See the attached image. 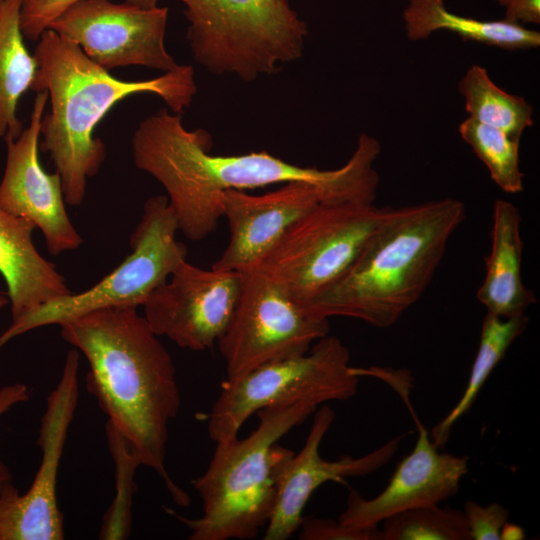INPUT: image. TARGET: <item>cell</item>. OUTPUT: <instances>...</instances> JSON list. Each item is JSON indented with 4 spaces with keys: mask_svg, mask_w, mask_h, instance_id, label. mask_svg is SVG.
Returning a JSON list of instances; mask_svg holds the SVG:
<instances>
[{
    "mask_svg": "<svg viewBox=\"0 0 540 540\" xmlns=\"http://www.w3.org/2000/svg\"><path fill=\"white\" fill-rule=\"evenodd\" d=\"M35 228L0 207V273L7 285L12 321L72 293L56 266L36 249Z\"/></svg>",
    "mask_w": 540,
    "mask_h": 540,
    "instance_id": "obj_18",
    "label": "cell"
},
{
    "mask_svg": "<svg viewBox=\"0 0 540 540\" xmlns=\"http://www.w3.org/2000/svg\"><path fill=\"white\" fill-rule=\"evenodd\" d=\"M107 441L116 467V495L107 511L101 539H126L131 530L134 474L141 462L126 440L107 422Z\"/></svg>",
    "mask_w": 540,
    "mask_h": 540,
    "instance_id": "obj_26",
    "label": "cell"
},
{
    "mask_svg": "<svg viewBox=\"0 0 540 540\" xmlns=\"http://www.w3.org/2000/svg\"><path fill=\"white\" fill-rule=\"evenodd\" d=\"M462 139L487 167L492 180L506 193L523 190L519 143L503 131L468 117L459 126Z\"/></svg>",
    "mask_w": 540,
    "mask_h": 540,
    "instance_id": "obj_24",
    "label": "cell"
},
{
    "mask_svg": "<svg viewBox=\"0 0 540 540\" xmlns=\"http://www.w3.org/2000/svg\"><path fill=\"white\" fill-rule=\"evenodd\" d=\"M63 339L89 364L86 383L108 422L126 440L141 465L164 481L173 500L189 504L169 476L165 461L169 423L181 395L173 359L135 306L95 309L59 324Z\"/></svg>",
    "mask_w": 540,
    "mask_h": 540,
    "instance_id": "obj_2",
    "label": "cell"
},
{
    "mask_svg": "<svg viewBox=\"0 0 540 540\" xmlns=\"http://www.w3.org/2000/svg\"><path fill=\"white\" fill-rule=\"evenodd\" d=\"M335 417V412L327 405H321L315 411L303 447L287 460L281 472L264 540L290 538L299 529L309 498L322 484L369 475L387 464L396 453L402 436L360 457L345 455L337 460L323 459L319 448Z\"/></svg>",
    "mask_w": 540,
    "mask_h": 540,
    "instance_id": "obj_16",
    "label": "cell"
},
{
    "mask_svg": "<svg viewBox=\"0 0 540 540\" xmlns=\"http://www.w3.org/2000/svg\"><path fill=\"white\" fill-rule=\"evenodd\" d=\"M388 208L320 202L248 269L267 276L305 307L347 272Z\"/></svg>",
    "mask_w": 540,
    "mask_h": 540,
    "instance_id": "obj_7",
    "label": "cell"
},
{
    "mask_svg": "<svg viewBox=\"0 0 540 540\" xmlns=\"http://www.w3.org/2000/svg\"><path fill=\"white\" fill-rule=\"evenodd\" d=\"M194 60L244 82L271 76L303 55L306 23L290 0H180Z\"/></svg>",
    "mask_w": 540,
    "mask_h": 540,
    "instance_id": "obj_6",
    "label": "cell"
},
{
    "mask_svg": "<svg viewBox=\"0 0 540 540\" xmlns=\"http://www.w3.org/2000/svg\"><path fill=\"white\" fill-rule=\"evenodd\" d=\"M168 8L128 2L80 0L48 26L80 47L100 67L143 66L170 72L179 68L165 47Z\"/></svg>",
    "mask_w": 540,
    "mask_h": 540,
    "instance_id": "obj_11",
    "label": "cell"
},
{
    "mask_svg": "<svg viewBox=\"0 0 540 540\" xmlns=\"http://www.w3.org/2000/svg\"><path fill=\"white\" fill-rule=\"evenodd\" d=\"M8 303H9L8 295L0 292V309H2Z\"/></svg>",
    "mask_w": 540,
    "mask_h": 540,
    "instance_id": "obj_33",
    "label": "cell"
},
{
    "mask_svg": "<svg viewBox=\"0 0 540 540\" xmlns=\"http://www.w3.org/2000/svg\"><path fill=\"white\" fill-rule=\"evenodd\" d=\"M322 201L318 188L304 181L287 182L261 195L224 191L222 206L229 241L212 268L239 272L250 268L294 222Z\"/></svg>",
    "mask_w": 540,
    "mask_h": 540,
    "instance_id": "obj_17",
    "label": "cell"
},
{
    "mask_svg": "<svg viewBox=\"0 0 540 540\" xmlns=\"http://www.w3.org/2000/svg\"><path fill=\"white\" fill-rule=\"evenodd\" d=\"M22 0H0V137L17 138L23 130L17 105L30 90L36 61L24 44L20 25Z\"/></svg>",
    "mask_w": 540,
    "mask_h": 540,
    "instance_id": "obj_21",
    "label": "cell"
},
{
    "mask_svg": "<svg viewBox=\"0 0 540 540\" xmlns=\"http://www.w3.org/2000/svg\"><path fill=\"white\" fill-rule=\"evenodd\" d=\"M79 351L70 350L61 378L47 398L37 444L42 459L24 494L12 482L0 489V540H62L63 515L56 498L57 474L79 394Z\"/></svg>",
    "mask_w": 540,
    "mask_h": 540,
    "instance_id": "obj_12",
    "label": "cell"
},
{
    "mask_svg": "<svg viewBox=\"0 0 540 540\" xmlns=\"http://www.w3.org/2000/svg\"><path fill=\"white\" fill-rule=\"evenodd\" d=\"M47 91L37 93L29 125L15 139L5 140L6 164L0 182V207L38 228L47 250L57 256L83 243L73 226L59 174L47 173L40 164L38 145Z\"/></svg>",
    "mask_w": 540,
    "mask_h": 540,
    "instance_id": "obj_14",
    "label": "cell"
},
{
    "mask_svg": "<svg viewBox=\"0 0 540 540\" xmlns=\"http://www.w3.org/2000/svg\"><path fill=\"white\" fill-rule=\"evenodd\" d=\"M360 376L350 365L348 348L335 336L317 340L304 354L261 365L226 379L208 413L210 439L224 442L238 436L244 422L262 408L310 402L346 401L358 389Z\"/></svg>",
    "mask_w": 540,
    "mask_h": 540,
    "instance_id": "obj_8",
    "label": "cell"
},
{
    "mask_svg": "<svg viewBox=\"0 0 540 540\" xmlns=\"http://www.w3.org/2000/svg\"><path fill=\"white\" fill-rule=\"evenodd\" d=\"M528 321L526 314L509 318L486 314L467 386L458 403L430 432L429 437L435 447L444 448L453 425L470 409L491 372L525 331Z\"/></svg>",
    "mask_w": 540,
    "mask_h": 540,
    "instance_id": "obj_22",
    "label": "cell"
},
{
    "mask_svg": "<svg viewBox=\"0 0 540 540\" xmlns=\"http://www.w3.org/2000/svg\"><path fill=\"white\" fill-rule=\"evenodd\" d=\"M465 215L454 198L388 208L347 272L304 308L328 319L394 325L427 289Z\"/></svg>",
    "mask_w": 540,
    "mask_h": 540,
    "instance_id": "obj_4",
    "label": "cell"
},
{
    "mask_svg": "<svg viewBox=\"0 0 540 540\" xmlns=\"http://www.w3.org/2000/svg\"><path fill=\"white\" fill-rule=\"evenodd\" d=\"M178 224L166 195L148 198L130 237V254L88 290L42 305L12 321L0 334V348L33 329L59 325L108 306H143L148 296L187 261V247L176 239Z\"/></svg>",
    "mask_w": 540,
    "mask_h": 540,
    "instance_id": "obj_9",
    "label": "cell"
},
{
    "mask_svg": "<svg viewBox=\"0 0 540 540\" xmlns=\"http://www.w3.org/2000/svg\"><path fill=\"white\" fill-rule=\"evenodd\" d=\"M30 391L23 383L7 384L0 388V417L13 406L28 401ZM12 482V473L3 462H0V489Z\"/></svg>",
    "mask_w": 540,
    "mask_h": 540,
    "instance_id": "obj_30",
    "label": "cell"
},
{
    "mask_svg": "<svg viewBox=\"0 0 540 540\" xmlns=\"http://www.w3.org/2000/svg\"><path fill=\"white\" fill-rule=\"evenodd\" d=\"M131 146L135 166L164 187L178 229L191 241L203 240L217 229L223 216L222 193L229 189L304 181L318 188L322 202L373 204L379 184L373 164L381 146L366 133L360 134L343 166L321 170L266 151L211 154L212 138L206 130H188L181 114L161 109L139 123Z\"/></svg>",
    "mask_w": 540,
    "mask_h": 540,
    "instance_id": "obj_1",
    "label": "cell"
},
{
    "mask_svg": "<svg viewBox=\"0 0 540 540\" xmlns=\"http://www.w3.org/2000/svg\"><path fill=\"white\" fill-rule=\"evenodd\" d=\"M298 530L301 540H383L378 527H349L332 519L303 517Z\"/></svg>",
    "mask_w": 540,
    "mask_h": 540,
    "instance_id": "obj_28",
    "label": "cell"
},
{
    "mask_svg": "<svg viewBox=\"0 0 540 540\" xmlns=\"http://www.w3.org/2000/svg\"><path fill=\"white\" fill-rule=\"evenodd\" d=\"M310 402L272 405L257 411L258 425L242 439L218 442L206 470L192 480L202 501L196 519L173 515L190 540L253 539L272 514L278 482L294 454L278 441L315 413Z\"/></svg>",
    "mask_w": 540,
    "mask_h": 540,
    "instance_id": "obj_5",
    "label": "cell"
},
{
    "mask_svg": "<svg viewBox=\"0 0 540 540\" xmlns=\"http://www.w3.org/2000/svg\"><path fill=\"white\" fill-rule=\"evenodd\" d=\"M380 530L383 540H471L463 510L438 505L390 516Z\"/></svg>",
    "mask_w": 540,
    "mask_h": 540,
    "instance_id": "obj_25",
    "label": "cell"
},
{
    "mask_svg": "<svg viewBox=\"0 0 540 540\" xmlns=\"http://www.w3.org/2000/svg\"><path fill=\"white\" fill-rule=\"evenodd\" d=\"M471 540H500V532L508 521V510L499 503L482 506L472 500L463 509Z\"/></svg>",
    "mask_w": 540,
    "mask_h": 540,
    "instance_id": "obj_29",
    "label": "cell"
},
{
    "mask_svg": "<svg viewBox=\"0 0 540 540\" xmlns=\"http://www.w3.org/2000/svg\"><path fill=\"white\" fill-rule=\"evenodd\" d=\"M415 420L418 438L411 453L399 462L388 485L377 496L366 499L353 489L349 491L346 508L338 518L343 525L378 527L390 516L438 505L458 492L468 472V457L440 452L426 428Z\"/></svg>",
    "mask_w": 540,
    "mask_h": 540,
    "instance_id": "obj_15",
    "label": "cell"
},
{
    "mask_svg": "<svg viewBox=\"0 0 540 540\" xmlns=\"http://www.w3.org/2000/svg\"><path fill=\"white\" fill-rule=\"evenodd\" d=\"M241 274L238 303L217 342L228 379L304 354L328 335V318L309 312L260 272L246 269Z\"/></svg>",
    "mask_w": 540,
    "mask_h": 540,
    "instance_id": "obj_10",
    "label": "cell"
},
{
    "mask_svg": "<svg viewBox=\"0 0 540 540\" xmlns=\"http://www.w3.org/2000/svg\"><path fill=\"white\" fill-rule=\"evenodd\" d=\"M458 90L469 117L520 140L533 124V108L521 96L507 93L489 77L485 68L472 65L461 78Z\"/></svg>",
    "mask_w": 540,
    "mask_h": 540,
    "instance_id": "obj_23",
    "label": "cell"
},
{
    "mask_svg": "<svg viewBox=\"0 0 540 540\" xmlns=\"http://www.w3.org/2000/svg\"><path fill=\"white\" fill-rule=\"evenodd\" d=\"M33 57L37 69L31 91H47L49 111L41 120L40 148L49 153L62 182L65 201L80 206L87 181L106 158V147L94 137L97 124L125 97L150 93L181 114L197 93L190 65L140 81H124L90 60L75 43L46 29L37 40Z\"/></svg>",
    "mask_w": 540,
    "mask_h": 540,
    "instance_id": "obj_3",
    "label": "cell"
},
{
    "mask_svg": "<svg viewBox=\"0 0 540 540\" xmlns=\"http://www.w3.org/2000/svg\"><path fill=\"white\" fill-rule=\"evenodd\" d=\"M505 8V20L512 23H540V0H495Z\"/></svg>",
    "mask_w": 540,
    "mask_h": 540,
    "instance_id": "obj_31",
    "label": "cell"
},
{
    "mask_svg": "<svg viewBox=\"0 0 540 540\" xmlns=\"http://www.w3.org/2000/svg\"><path fill=\"white\" fill-rule=\"evenodd\" d=\"M521 215L511 202L498 199L493 206L492 246L477 299L487 313L509 318L525 314L536 303L522 280Z\"/></svg>",
    "mask_w": 540,
    "mask_h": 540,
    "instance_id": "obj_19",
    "label": "cell"
},
{
    "mask_svg": "<svg viewBox=\"0 0 540 540\" xmlns=\"http://www.w3.org/2000/svg\"><path fill=\"white\" fill-rule=\"evenodd\" d=\"M80 0H22L20 25L23 36L38 40L49 24L67 7ZM142 7H155L158 0H125Z\"/></svg>",
    "mask_w": 540,
    "mask_h": 540,
    "instance_id": "obj_27",
    "label": "cell"
},
{
    "mask_svg": "<svg viewBox=\"0 0 540 540\" xmlns=\"http://www.w3.org/2000/svg\"><path fill=\"white\" fill-rule=\"evenodd\" d=\"M406 36L411 41L427 39L437 30H447L463 40L507 50L540 45V33L505 19L482 21L448 11L443 0H409L403 13Z\"/></svg>",
    "mask_w": 540,
    "mask_h": 540,
    "instance_id": "obj_20",
    "label": "cell"
},
{
    "mask_svg": "<svg viewBox=\"0 0 540 540\" xmlns=\"http://www.w3.org/2000/svg\"><path fill=\"white\" fill-rule=\"evenodd\" d=\"M525 536V531L521 526L508 521L503 525L500 532L501 540H522Z\"/></svg>",
    "mask_w": 540,
    "mask_h": 540,
    "instance_id": "obj_32",
    "label": "cell"
},
{
    "mask_svg": "<svg viewBox=\"0 0 540 540\" xmlns=\"http://www.w3.org/2000/svg\"><path fill=\"white\" fill-rule=\"evenodd\" d=\"M241 286L239 271L203 269L185 261L148 296L144 317L156 335L177 346L208 350L225 332Z\"/></svg>",
    "mask_w": 540,
    "mask_h": 540,
    "instance_id": "obj_13",
    "label": "cell"
}]
</instances>
